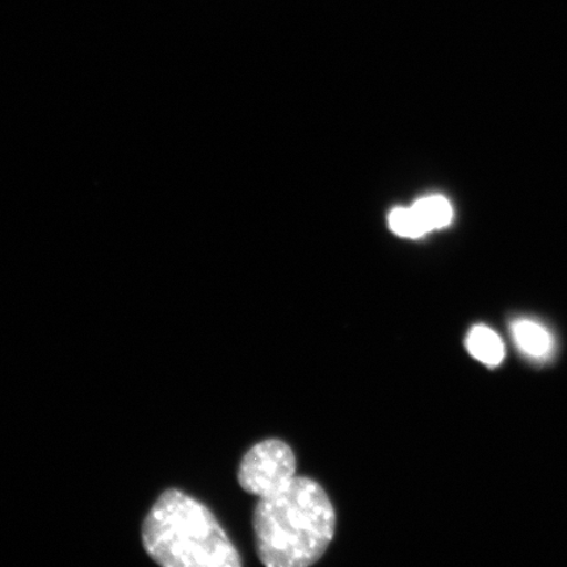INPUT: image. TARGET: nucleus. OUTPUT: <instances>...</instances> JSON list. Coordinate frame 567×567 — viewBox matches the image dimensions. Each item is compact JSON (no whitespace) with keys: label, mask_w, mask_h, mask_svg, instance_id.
<instances>
[{"label":"nucleus","mask_w":567,"mask_h":567,"mask_svg":"<svg viewBox=\"0 0 567 567\" xmlns=\"http://www.w3.org/2000/svg\"><path fill=\"white\" fill-rule=\"evenodd\" d=\"M334 507L318 482L295 477L259 498L254 512L255 543L268 567H308L321 559L334 538Z\"/></svg>","instance_id":"1"},{"label":"nucleus","mask_w":567,"mask_h":567,"mask_svg":"<svg viewBox=\"0 0 567 567\" xmlns=\"http://www.w3.org/2000/svg\"><path fill=\"white\" fill-rule=\"evenodd\" d=\"M142 544L153 561L166 567H238L239 553L210 509L169 488L142 524Z\"/></svg>","instance_id":"2"},{"label":"nucleus","mask_w":567,"mask_h":567,"mask_svg":"<svg viewBox=\"0 0 567 567\" xmlns=\"http://www.w3.org/2000/svg\"><path fill=\"white\" fill-rule=\"evenodd\" d=\"M296 467L292 449L279 439H268L240 461L238 482L245 492L265 498L286 487L296 477Z\"/></svg>","instance_id":"3"},{"label":"nucleus","mask_w":567,"mask_h":567,"mask_svg":"<svg viewBox=\"0 0 567 567\" xmlns=\"http://www.w3.org/2000/svg\"><path fill=\"white\" fill-rule=\"evenodd\" d=\"M512 336L517 350L529 359L547 360L555 351V338L535 319H515L512 323Z\"/></svg>","instance_id":"4"},{"label":"nucleus","mask_w":567,"mask_h":567,"mask_svg":"<svg viewBox=\"0 0 567 567\" xmlns=\"http://www.w3.org/2000/svg\"><path fill=\"white\" fill-rule=\"evenodd\" d=\"M466 350L482 364L499 365L505 359V344L496 332L484 324L474 326L465 339Z\"/></svg>","instance_id":"5"},{"label":"nucleus","mask_w":567,"mask_h":567,"mask_svg":"<svg viewBox=\"0 0 567 567\" xmlns=\"http://www.w3.org/2000/svg\"><path fill=\"white\" fill-rule=\"evenodd\" d=\"M413 208L429 230L444 228L452 221V205L442 196L422 198Z\"/></svg>","instance_id":"6"},{"label":"nucleus","mask_w":567,"mask_h":567,"mask_svg":"<svg viewBox=\"0 0 567 567\" xmlns=\"http://www.w3.org/2000/svg\"><path fill=\"white\" fill-rule=\"evenodd\" d=\"M389 224L390 228L402 237L416 238L429 231L414 208L393 210L389 217Z\"/></svg>","instance_id":"7"}]
</instances>
